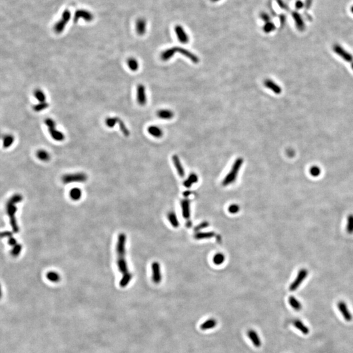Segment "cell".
Listing matches in <instances>:
<instances>
[{
    "label": "cell",
    "instance_id": "obj_1",
    "mask_svg": "<svg viewBox=\"0 0 353 353\" xmlns=\"http://www.w3.org/2000/svg\"><path fill=\"white\" fill-rule=\"evenodd\" d=\"M126 235L123 233L119 234L117 244V266L119 271L123 275V276L131 274L128 271L126 259Z\"/></svg>",
    "mask_w": 353,
    "mask_h": 353
},
{
    "label": "cell",
    "instance_id": "obj_2",
    "mask_svg": "<svg viewBox=\"0 0 353 353\" xmlns=\"http://www.w3.org/2000/svg\"><path fill=\"white\" fill-rule=\"evenodd\" d=\"M22 200V196L19 194H16L13 195L12 197L9 199L6 205L7 213L10 219V224L11 226L12 231L15 234L19 231V228L17 224L16 219V213L17 211L16 204L20 203Z\"/></svg>",
    "mask_w": 353,
    "mask_h": 353
},
{
    "label": "cell",
    "instance_id": "obj_3",
    "mask_svg": "<svg viewBox=\"0 0 353 353\" xmlns=\"http://www.w3.org/2000/svg\"><path fill=\"white\" fill-rule=\"evenodd\" d=\"M243 164V159L242 158H238L235 160V162H234L233 165H232L231 170L227 174L226 176L224 178V180L222 181V184L223 186H226L228 185L232 184V183H234L237 177H238V173L239 171V169L241 168V166H242Z\"/></svg>",
    "mask_w": 353,
    "mask_h": 353
},
{
    "label": "cell",
    "instance_id": "obj_4",
    "mask_svg": "<svg viewBox=\"0 0 353 353\" xmlns=\"http://www.w3.org/2000/svg\"><path fill=\"white\" fill-rule=\"evenodd\" d=\"M71 19V12L69 9H65L62 13L60 19L54 25L53 30L57 34H60L64 32L65 27Z\"/></svg>",
    "mask_w": 353,
    "mask_h": 353
},
{
    "label": "cell",
    "instance_id": "obj_5",
    "mask_svg": "<svg viewBox=\"0 0 353 353\" xmlns=\"http://www.w3.org/2000/svg\"><path fill=\"white\" fill-rule=\"evenodd\" d=\"M44 124L48 128V130L51 137L56 141H63L65 139L64 134L56 128V122L52 118H48L44 120Z\"/></svg>",
    "mask_w": 353,
    "mask_h": 353
},
{
    "label": "cell",
    "instance_id": "obj_6",
    "mask_svg": "<svg viewBox=\"0 0 353 353\" xmlns=\"http://www.w3.org/2000/svg\"><path fill=\"white\" fill-rule=\"evenodd\" d=\"M87 178L86 174L79 172L65 174L62 177V181L64 184H69L72 182H84L86 181Z\"/></svg>",
    "mask_w": 353,
    "mask_h": 353
},
{
    "label": "cell",
    "instance_id": "obj_7",
    "mask_svg": "<svg viewBox=\"0 0 353 353\" xmlns=\"http://www.w3.org/2000/svg\"><path fill=\"white\" fill-rule=\"evenodd\" d=\"M94 19V16L92 12L84 9H79L75 12L73 20L75 23H77L80 19H83L86 22H90Z\"/></svg>",
    "mask_w": 353,
    "mask_h": 353
},
{
    "label": "cell",
    "instance_id": "obj_8",
    "mask_svg": "<svg viewBox=\"0 0 353 353\" xmlns=\"http://www.w3.org/2000/svg\"><path fill=\"white\" fill-rule=\"evenodd\" d=\"M333 51H334L335 53H336L339 56H340L341 58L345 61L349 62V63L351 64L353 62L352 55L347 51H346L343 47H341L340 44H334L333 46Z\"/></svg>",
    "mask_w": 353,
    "mask_h": 353
},
{
    "label": "cell",
    "instance_id": "obj_9",
    "mask_svg": "<svg viewBox=\"0 0 353 353\" xmlns=\"http://www.w3.org/2000/svg\"><path fill=\"white\" fill-rule=\"evenodd\" d=\"M307 274L308 271L306 269H302L300 271H299L296 278L295 279L294 282L290 286V291H295V290L300 287L302 283L307 277Z\"/></svg>",
    "mask_w": 353,
    "mask_h": 353
},
{
    "label": "cell",
    "instance_id": "obj_10",
    "mask_svg": "<svg viewBox=\"0 0 353 353\" xmlns=\"http://www.w3.org/2000/svg\"><path fill=\"white\" fill-rule=\"evenodd\" d=\"M175 32L178 41L183 44L189 42V36L187 34L184 28L181 25H177L175 27Z\"/></svg>",
    "mask_w": 353,
    "mask_h": 353
},
{
    "label": "cell",
    "instance_id": "obj_11",
    "mask_svg": "<svg viewBox=\"0 0 353 353\" xmlns=\"http://www.w3.org/2000/svg\"><path fill=\"white\" fill-rule=\"evenodd\" d=\"M137 101L138 104L144 106L147 101V97L146 96L145 87L143 84H140L137 87Z\"/></svg>",
    "mask_w": 353,
    "mask_h": 353
},
{
    "label": "cell",
    "instance_id": "obj_12",
    "mask_svg": "<svg viewBox=\"0 0 353 353\" xmlns=\"http://www.w3.org/2000/svg\"><path fill=\"white\" fill-rule=\"evenodd\" d=\"M151 269L152 273H153V275H152L153 281L156 284L160 283L162 280L160 263L158 262H154L151 265Z\"/></svg>",
    "mask_w": 353,
    "mask_h": 353
},
{
    "label": "cell",
    "instance_id": "obj_13",
    "mask_svg": "<svg viewBox=\"0 0 353 353\" xmlns=\"http://www.w3.org/2000/svg\"><path fill=\"white\" fill-rule=\"evenodd\" d=\"M292 16L298 30L300 32H303L305 28V24L301 15L296 11H293L292 12Z\"/></svg>",
    "mask_w": 353,
    "mask_h": 353
},
{
    "label": "cell",
    "instance_id": "obj_14",
    "mask_svg": "<svg viewBox=\"0 0 353 353\" xmlns=\"http://www.w3.org/2000/svg\"><path fill=\"white\" fill-rule=\"evenodd\" d=\"M175 48L176 52L181 54V55H182L183 56H185L186 58H189L192 62H193V63L198 64V62H199V58L196 55H195L194 54H193L192 52H191L189 50H187V49L182 48V47H176Z\"/></svg>",
    "mask_w": 353,
    "mask_h": 353
},
{
    "label": "cell",
    "instance_id": "obj_15",
    "mask_svg": "<svg viewBox=\"0 0 353 353\" xmlns=\"http://www.w3.org/2000/svg\"><path fill=\"white\" fill-rule=\"evenodd\" d=\"M147 23L144 18H139L136 21V31L139 35H143L146 33Z\"/></svg>",
    "mask_w": 353,
    "mask_h": 353
},
{
    "label": "cell",
    "instance_id": "obj_16",
    "mask_svg": "<svg viewBox=\"0 0 353 353\" xmlns=\"http://www.w3.org/2000/svg\"><path fill=\"white\" fill-rule=\"evenodd\" d=\"M181 206L182 217L185 219H189L190 217V202L189 199H184L181 200Z\"/></svg>",
    "mask_w": 353,
    "mask_h": 353
},
{
    "label": "cell",
    "instance_id": "obj_17",
    "mask_svg": "<svg viewBox=\"0 0 353 353\" xmlns=\"http://www.w3.org/2000/svg\"><path fill=\"white\" fill-rule=\"evenodd\" d=\"M337 307L339 311H340L341 312V314L343 315L344 319H345L347 321H350L352 320V315L349 312V311H348L347 306L345 302H339L337 304Z\"/></svg>",
    "mask_w": 353,
    "mask_h": 353
},
{
    "label": "cell",
    "instance_id": "obj_18",
    "mask_svg": "<svg viewBox=\"0 0 353 353\" xmlns=\"http://www.w3.org/2000/svg\"><path fill=\"white\" fill-rule=\"evenodd\" d=\"M172 161L174 164V166H175V168L177 169V171L178 174V175H179L181 177H184L185 175V171L184 168H183L182 166L181 162L179 158H178V156L176 154L173 155L172 156Z\"/></svg>",
    "mask_w": 353,
    "mask_h": 353
},
{
    "label": "cell",
    "instance_id": "obj_19",
    "mask_svg": "<svg viewBox=\"0 0 353 353\" xmlns=\"http://www.w3.org/2000/svg\"><path fill=\"white\" fill-rule=\"evenodd\" d=\"M263 84H264V85L266 88H269L270 90L273 91L275 94H280L281 92H282V89H281V88L277 84L275 83L274 80H272L271 79H266Z\"/></svg>",
    "mask_w": 353,
    "mask_h": 353
},
{
    "label": "cell",
    "instance_id": "obj_20",
    "mask_svg": "<svg viewBox=\"0 0 353 353\" xmlns=\"http://www.w3.org/2000/svg\"><path fill=\"white\" fill-rule=\"evenodd\" d=\"M158 117L164 120H170L174 117V113L169 109H160L156 112Z\"/></svg>",
    "mask_w": 353,
    "mask_h": 353
},
{
    "label": "cell",
    "instance_id": "obj_21",
    "mask_svg": "<svg viewBox=\"0 0 353 353\" xmlns=\"http://www.w3.org/2000/svg\"><path fill=\"white\" fill-rule=\"evenodd\" d=\"M175 52H176L175 47L168 48V49H166V50L164 51L162 53H161L160 58L162 61L167 62V61L170 60L171 58L174 55H175Z\"/></svg>",
    "mask_w": 353,
    "mask_h": 353
},
{
    "label": "cell",
    "instance_id": "obj_22",
    "mask_svg": "<svg viewBox=\"0 0 353 353\" xmlns=\"http://www.w3.org/2000/svg\"><path fill=\"white\" fill-rule=\"evenodd\" d=\"M149 133L150 136L156 138H160L163 136V130L157 126H150L147 129Z\"/></svg>",
    "mask_w": 353,
    "mask_h": 353
},
{
    "label": "cell",
    "instance_id": "obj_23",
    "mask_svg": "<svg viewBox=\"0 0 353 353\" xmlns=\"http://www.w3.org/2000/svg\"><path fill=\"white\" fill-rule=\"evenodd\" d=\"M248 336L250 338V339L252 341V343L254 344V345L256 347H260L261 345V341L260 338H259V336L258 334L254 331L253 330H250L248 331Z\"/></svg>",
    "mask_w": 353,
    "mask_h": 353
},
{
    "label": "cell",
    "instance_id": "obj_24",
    "mask_svg": "<svg viewBox=\"0 0 353 353\" xmlns=\"http://www.w3.org/2000/svg\"><path fill=\"white\" fill-rule=\"evenodd\" d=\"M215 235V234L213 231H207V232H196L194 235V239L197 240L211 239Z\"/></svg>",
    "mask_w": 353,
    "mask_h": 353
},
{
    "label": "cell",
    "instance_id": "obj_25",
    "mask_svg": "<svg viewBox=\"0 0 353 353\" xmlns=\"http://www.w3.org/2000/svg\"><path fill=\"white\" fill-rule=\"evenodd\" d=\"M198 181V175H196V173H191L190 174V175L188 177L187 179H186L184 182H183V185L186 188H190L193 184L194 183H196Z\"/></svg>",
    "mask_w": 353,
    "mask_h": 353
},
{
    "label": "cell",
    "instance_id": "obj_26",
    "mask_svg": "<svg viewBox=\"0 0 353 353\" xmlns=\"http://www.w3.org/2000/svg\"><path fill=\"white\" fill-rule=\"evenodd\" d=\"M15 141V137L11 134H7L3 137V146L5 149L10 147Z\"/></svg>",
    "mask_w": 353,
    "mask_h": 353
},
{
    "label": "cell",
    "instance_id": "obj_27",
    "mask_svg": "<svg viewBox=\"0 0 353 353\" xmlns=\"http://www.w3.org/2000/svg\"><path fill=\"white\" fill-rule=\"evenodd\" d=\"M217 323V320L215 319H210L207 320L205 322L201 325V329L202 330H209V329H212L213 328H214L216 327Z\"/></svg>",
    "mask_w": 353,
    "mask_h": 353
},
{
    "label": "cell",
    "instance_id": "obj_28",
    "mask_svg": "<svg viewBox=\"0 0 353 353\" xmlns=\"http://www.w3.org/2000/svg\"><path fill=\"white\" fill-rule=\"evenodd\" d=\"M167 217L172 226H173L174 228L178 227V226H179V222H178V220L175 213L173 211L169 212L167 214Z\"/></svg>",
    "mask_w": 353,
    "mask_h": 353
},
{
    "label": "cell",
    "instance_id": "obj_29",
    "mask_svg": "<svg viewBox=\"0 0 353 353\" xmlns=\"http://www.w3.org/2000/svg\"><path fill=\"white\" fill-rule=\"evenodd\" d=\"M36 156L39 160L43 161V162H47L51 158V156L48 152L43 149L37 150L36 153Z\"/></svg>",
    "mask_w": 353,
    "mask_h": 353
},
{
    "label": "cell",
    "instance_id": "obj_30",
    "mask_svg": "<svg viewBox=\"0 0 353 353\" xmlns=\"http://www.w3.org/2000/svg\"><path fill=\"white\" fill-rule=\"evenodd\" d=\"M69 196L71 199L74 201L79 200L81 198L82 196V191L79 188H73V189L70 190Z\"/></svg>",
    "mask_w": 353,
    "mask_h": 353
},
{
    "label": "cell",
    "instance_id": "obj_31",
    "mask_svg": "<svg viewBox=\"0 0 353 353\" xmlns=\"http://www.w3.org/2000/svg\"><path fill=\"white\" fill-rule=\"evenodd\" d=\"M127 64L129 69L132 71H137L139 69V62L133 57L129 58L128 59Z\"/></svg>",
    "mask_w": 353,
    "mask_h": 353
},
{
    "label": "cell",
    "instance_id": "obj_32",
    "mask_svg": "<svg viewBox=\"0 0 353 353\" xmlns=\"http://www.w3.org/2000/svg\"><path fill=\"white\" fill-rule=\"evenodd\" d=\"M34 97L39 103L46 102V95L41 89H35L34 92Z\"/></svg>",
    "mask_w": 353,
    "mask_h": 353
},
{
    "label": "cell",
    "instance_id": "obj_33",
    "mask_svg": "<svg viewBox=\"0 0 353 353\" xmlns=\"http://www.w3.org/2000/svg\"><path fill=\"white\" fill-rule=\"evenodd\" d=\"M225 261V256L222 253L218 252L213 257V262L217 266L221 265Z\"/></svg>",
    "mask_w": 353,
    "mask_h": 353
},
{
    "label": "cell",
    "instance_id": "obj_34",
    "mask_svg": "<svg viewBox=\"0 0 353 353\" xmlns=\"http://www.w3.org/2000/svg\"><path fill=\"white\" fill-rule=\"evenodd\" d=\"M47 278L52 283H58L60 281V275L55 271H49L47 274Z\"/></svg>",
    "mask_w": 353,
    "mask_h": 353
},
{
    "label": "cell",
    "instance_id": "obj_35",
    "mask_svg": "<svg viewBox=\"0 0 353 353\" xmlns=\"http://www.w3.org/2000/svg\"><path fill=\"white\" fill-rule=\"evenodd\" d=\"M288 301L290 305H291L292 307H293L295 310L300 311L302 309V305L300 302H299L296 298H294V296H290L289 298Z\"/></svg>",
    "mask_w": 353,
    "mask_h": 353
},
{
    "label": "cell",
    "instance_id": "obj_36",
    "mask_svg": "<svg viewBox=\"0 0 353 353\" xmlns=\"http://www.w3.org/2000/svg\"><path fill=\"white\" fill-rule=\"evenodd\" d=\"M294 326L296 327V328H298L299 330H300V331L303 334H309V330L308 329V328L303 324L300 320H296L294 322Z\"/></svg>",
    "mask_w": 353,
    "mask_h": 353
},
{
    "label": "cell",
    "instance_id": "obj_37",
    "mask_svg": "<svg viewBox=\"0 0 353 353\" xmlns=\"http://www.w3.org/2000/svg\"><path fill=\"white\" fill-rule=\"evenodd\" d=\"M276 26L274 22L271 21L266 22L264 26L263 27V30L266 34H270L275 30Z\"/></svg>",
    "mask_w": 353,
    "mask_h": 353
},
{
    "label": "cell",
    "instance_id": "obj_38",
    "mask_svg": "<svg viewBox=\"0 0 353 353\" xmlns=\"http://www.w3.org/2000/svg\"><path fill=\"white\" fill-rule=\"evenodd\" d=\"M118 124L119 125L120 131L122 132V133H123V135L126 137H128L129 136V129H128L127 126H126V124H124L123 120L118 118Z\"/></svg>",
    "mask_w": 353,
    "mask_h": 353
},
{
    "label": "cell",
    "instance_id": "obj_39",
    "mask_svg": "<svg viewBox=\"0 0 353 353\" xmlns=\"http://www.w3.org/2000/svg\"><path fill=\"white\" fill-rule=\"evenodd\" d=\"M48 107H49V104H48L47 102L39 103V104L35 105L33 107V109L34 111H35V112H41V111H43L44 109H47Z\"/></svg>",
    "mask_w": 353,
    "mask_h": 353
},
{
    "label": "cell",
    "instance_id": "obj_40",
    "mask_svg": "<svg viewBox=\"0 0 353 353\" xmlns=\"http://www.w3.org/2000/svg\"><path fill=\"white\" fill-rule=\"evenodd\" d=\"M132 279V274L127 275H124L122 276V277L120 281V286L121 287L124 288V287H126V286L128 284V283L130 282V281Z\"/></svg>",
    "mask_w": 353,
    "mask_h": 353
},
{
    "label": "cell",
    "instance_id": "obj_41",
    "mask_svg": "<svg viewBox=\"0 0 353 353\" xmlns=\"http://www.w3.org/2000/svg\"><path fill=\"white\" fill-rule=\"evenodd\" d=\"M118 117H108L105 120L106 126L109 128H113L116 124H118Z\"/></svg>",
    "mask_w": 353,
    "mask_h": 353
},
{
    "label": "cell",
    "instance_id": "obj_42",
    "mask_svg": "<svg viewBox=\"0 0 353 353\" xmlns=\"http://www.w3.org/2000/svg\"><path fill=\"white\" fill-rule=\"evenodd\" d=\"M347 231L348 234H353V214H350L348 217L347 224Z\"/></svg>",
    "mask_w": 353,
    "mask_h": 353
},
{
    "label": "cell",
    "instance_id": "obj_43",
    "mask_svg": "<svg viewBox=\"0 0 353 353\" xmlns=\"http://www.w3.org/2000/svg\"><path fill=\"white\" fill-rule=\"evenodd\" d=\"M22 245L20 243H18L15 247H13V249H12L11 251L12 256H13L14 257H16L19 256L22 251Z\"/></svg>",
    "mask_w": 353,
    "mask_h": 353
},
{
    "label": "cell",
    "instance_id": "obj_44",
    "mask_svg": "<svg viewBox=\"0 0 353 353\" xmlns=\"http://www.w3.org/2000/svg\"><path fill=\"white\" fill-rule=\"evenodd\" d=\"M321 173L320 168L318 166H312L310 169V174L312 177H318Z\"/></svg>",
    "mask_w": 353,
    "mask_h": 353
},
{
    "label": "cell",
    "instance_id": "obj_45",
    "mask_svg": "<svg viewBox=\"0 0 353 353\" xmlns=\"http://www.w3.org/2000/svg\"><path fill=\"white\" fill-rule=\"evenodd\" d=\"M239 209H240V208L239 207V205H237V204H231L228 207V212L231 214L238 213L239 211Z\"/></svg>",
    "mask_w": 353,
    "mask_h": 353
},
{
    "label": "cell",
    "instance_id": "obj_46",
    "mask_svg": "<svg viewBox=\"0 0 353 353\" xmlns=\"http://www.w3.org/2000/svg\"><path fill=\"white\" fill-rule=\"evenodd\" d=\"M209 226V224L208 222H206V221L203 222L201 223V224H199V225H198L197 226L195 227L194 231L196 232H199L200 230H202L204 228H206L208 227Z\"/></svg>",
    "mask_w": 353,
    "mask_h": 353
},
{
    "label": "cell",
    "instance_id": "obj_47",
    "mask_svg": "<svg viewBox=\"0 0 353 353\" xmlns=\"http://www.w3.org/2000/svg\"><path fill=\"white\" fill-rule=\"evenodd\" d=\"M260 18L263 20L265 22H270V16L269 14H267V12H262L260 14Z\"/></svg>",
    "mask_w": 353,
    "mask_h": 353
},
{
    "label": "cell",
    "instance_id": "obj_48",
    "mask_svg": "<svg viewBox=\"0 0 353 353\" xmlns=\"http://www.w3.org/2000/svg\"><path fill=\"white\" fill-rule=\"evenodd\" d=\"M276 2L277 3L279 6L281 7V9H282L285 11H289L288 6L283 1V0H276Z\"/></svg>",
    "mask_w": 353,
    "mask_h": 353
},
{
    "label": "cell",
    "instance_id": "obj_49",
    "mask_svg": "<svg viewBox=\"0 0 353 353\" xmlns=\"http://www.w3.org/2000/svg\"><path fill=\"white\" fill-rule=\"evenodd\" d=\"M305 4L301 0H297L296 3H295V7L298 10H300L302 9L304 7Z\"/></svg>",
    "mask_w": 353,
    "mask_h": 353
},
{
    "label": "cell",
    "instance_id": "obj_50",
    "mask_svg": "<svg viewBox=\"0 0 353 353\" xmlns=\"http://www.w3.org/2000/svg\"><path fill=\"white\" fill-rule=\"evenodd\" d=\"M285 20H286V19H285V16H284V15H282V16H281V19H280V20H281V24H284V22H285Z\"/></svg>",
    "mask_w": 353,
    "mask_h": 353
},
{
    "label": "cell",
    "instance_id": "obj_51",
    "mask_svg": "<svg viewBox=\"0 0 353 353\" xmlns=\"http://www.w3.org/2000/svg\"><path fill=\"white\" fill-rule=\"evenodd\" d=\"M190 194V192L189 191H186V192H185L183 193V195H184L185 197H188V196H189Z\"/></svg>",
    "mask_w": 353,
    "mask_h": 353
},
{
    "label": "cell",
    "instance_id": "obj_52",
    "mask_svg": "<svg viewBox=\"0 0 353 353\" xmlns=\"http://www.w3.org/2000/svg\"><path fill=\"white\" fill-rule=\"evenodd\" d=\"M211 1L212 2H214V3H216V2H218L221 1V0H211Z\"/></svg>",
    "mask_w": 353,
    "mask_h": 353
},
{
    "label": "cell",
    "instance_id": "obj_53",
    "mask_svg": "<svg viewBox=\"0 0 353 353\" xmlns=\"http://www.w3.org/2000/svg\"><path fill=\"white\" fill-rule=\"evenodd\" d=\"M351 12L353 14V6H352L351 8Z\"/></svg>",
    "mask_w": 353,
    "mask_h": 353
},
{
    "label": "cell",
    "instance_id": "obj_54",
    "mask_svg": "<svg viewBox=\"0 0 353 353\" xmlns=\"http://www.w3.org/2000/svg\"><path fill=\"white\" fill-rule=\"evenodd\" d=\"M351 67H352V69H353V62H352V63L351 64Z\"/></svg>",
    "mask_w": 353,
    "mask_h": 353
}]
</instances>
